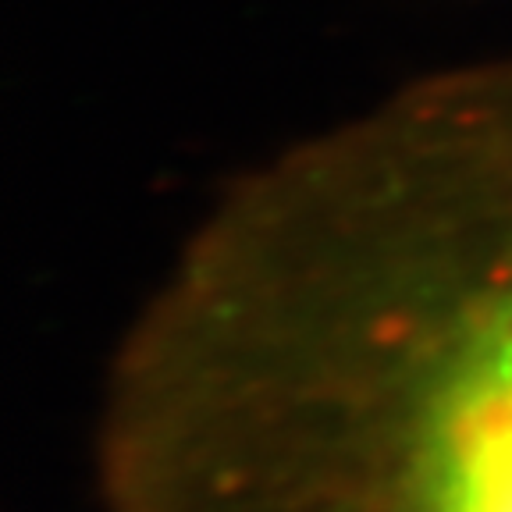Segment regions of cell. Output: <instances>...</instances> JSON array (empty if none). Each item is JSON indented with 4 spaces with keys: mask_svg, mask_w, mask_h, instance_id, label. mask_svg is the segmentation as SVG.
<instances>
[{
    "mask_svg": "<svg viewBox=\"0 0 512 512\" xmlns=\"http://www.w3.org/2000/svg\"><path fill=\"white\" fill-rule=\"evenodd\" d=\"M100 512H512V57L235 175L107 370Z\"/></svg>",
    "mask_w": 512,
    "mask_h": 512,
    "instance_id": "6da1fadb",
    "label": "cell"
}]
</instances>
